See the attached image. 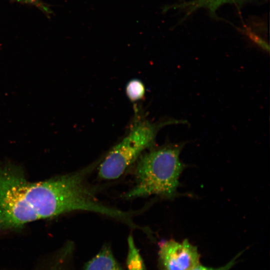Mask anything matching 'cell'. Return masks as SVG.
<instances>
[{"instance_id":"6da1fadb","label":"cell","mask_w":270,"mask_h":270,"mask_svg":"<svg viewBox=\"0 0 270 270\" xmlns=\"http://www.w3.org/2000/svg\"><path fill=\"white\" fill-rule=\"evenodd\" d=\"M100 162L37 182H28L18 168L0 164V232L76 210L122 220L124 212L100 202L87 184V176Z\"/></svg>"},{"instance_id":"7a4b0ae2","label":"cell","mask_w":270,"mask_h":270,"mask_svg":"<svg viewBox=\"0 0 270 270\" xmlns=\"http://www.w3.org/2000/svg\"><path fill=\"white\" fill-rule=\"evenodd\" d=\"M184 144H165L142 154L136 160L134 184L124 196L134 198L156 195L174 198L185 167L180 158Z\"/></svg>"},{"instance_id":"3957f363","label":"cell","mask_w":270,"mask_h":270,"mask_svg":"<svg viewBox=\"0 0 270 270\" xmlns=\"http://www.w3.org/2000/svg\"><path fill=\"white\" fill-rule=\"evenodd\" d=\"M160 124L146 120L136 122L127 135L102 158L99 164L98 176L106 180L120 178L143 152L154 144Z\"/></svg>"},{"instance_id":"277c9868","label":"cell","mask_w":270,"mask_h":270,"mask_svg":"<svg viewBox=\"0 0 270 270\" xmlns=\"http://www.w3.org/2000/svg\"><path fill=\"white\" fill-rule=\"evenodd\" d=\"M158 254L164 270H192L200 264L197 248L187 239L162 242Z\"/></svg>"},{"instance_id":"5b68a950","label":"cell","mask_w":270,"mask_h":270,"mask_svg":"<svg viewBox=\"0 0 270 270\" xmlns=\"http://www.w3.org/2000/svg\"><path fill=\"white\" fill-rule=\"evenodd\" d=\"M249 0H182L176 4L175 8L185 12L188 16L200 9H206L214 15L221 6L226 4H242Z\"/></svg>"},{"instance_id":"8992f818","label":"cell","mask_w":270,"mask_h":270,"mask_svg":"<svg viewBox=\"0 0 270 270\" xmlns=\"http://www.w3.org/2000/svg\"><path fill=\"white\" fill-rule=\"evenodd\" d=\"M84 270H124L118 263L110 248L106 246L88 261Z\"/></svg>"},{"instance_id":"52a82bcc","label":"cell","mask_w":270,"mask_h":270,"mask_svg":"<svg viewBox=\"0 0 270 270\" xmlns=\"http://www.w3.org/2000/svg\"><path fill=\"white\" fill-rule=\"evenodd\" d=\"M72 244L64 248L47 258L35 270H66L68 257L72 252Z\"/></svg>"},{"instance_id":"ba28073f","label":"cell","mask_w":270,"mask_h":270,"mask_svg":"<svg viewBox=\"0 0 270 270\" xmlns=\"http://www.w3.org/2000/svg\"><path fill=\"white\" fill-rule=\"evenodd\" d=\"M128 244L126 264L128 270H146L144 262L132 235L128 238Z\"/></svg>"},{"instance_id":"9c48e42d","label":"cell","mask_w":270,"mask_h":270,"mask_svg":"<svg viewBox=\"0 0 270 270\" xmlns=\"http://www.w3.org/2000/svg\"><path fill=\"white\" fill-rule=\"evenodd\" d=\"M126 90L127 96L133 102L142 100L146 92L144 84L138 79L130 80L126 86Z\"/></svg>"},{"instance_id":"30bf717a","label":"cell","mask_w":270,"mask_h":270,"mask_svg":"<svg viewBox=\"0 0 270 270\" xmlns=\"http://www.w3.org/2000/svg\"><path fill=\"white\" fill-rule=\"evenodd\" d=\"M238 257V254L232 260L229 261L226 264L218 268H211L199 264L192 270H230L233 266L235 264L237 258Z\"/></svg>"},{"instance_id":"8fae6325","label":"cell","mask_w":270,"mask_h":270,"mask_svg":"<svg viewBox=\"0 0 270 270\" xmlns=\"http://www.w3.org/2000/svg\"><path fill=\"white\" fill-rule=\"evenodd\" d=\"M18 2L34 5L42 10L50 13L49 8L40 0H16Z\"/></svg>"}]
</instances>
